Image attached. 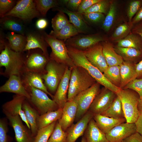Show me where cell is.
I'll use <instances>...</instances> for the list:
<instances>
[{
	"instance_id": "obj_1",
	"label": "cell",
	"mask_w": 142,
	"mask_h": 142,
	"mask_svg": "<svg viewBox=\"0 0 142 142\" xmlns=\"http://www.w3.org/2000/svg\"><path fill=\"white\" fill-rule=\"evenodd\" d=\"M69 55L75 66L85 69L96 81L116 94L121 89L112 84L98 68L88 60L82 50L67 46Z\"/></svg>"
},
{
	"instance_id": "obj_2",
	"label": "cell",
	"mask_w": 142,
	"mask_h": 142,
	"mask_svg": "<svg viewBox=\"0 0 142 142\" xmlns=\"http://www.w3.org/2000/svg\"><path fill=\"white\" fill-rule=\"evenodd\" d=\"M0 54V66L5 67L4 73L9 77L12 75L21 76L24 72L25 58L22 52L11 49L8 44H5Z\"/></svg>"
},
{
	"instance_id": "obj_3",
	"label": "cell",
	"mask_w": 142,
	"mask_h": 142,
	"mask_svg": "<svg viewBox=\"0 0 142 142\" xmlns=\"http://www.w3.org/2000/svg\"><path fill=\"white\" fill-rule=\"evenodd\" d=\"M95 82L85 69L74 66L72 69L68 94V101L72 100L79 93L91 87Z\"/></svg>"
},
{
	"instance_id": "obj_4",
	"label": "cell",
	"mask_w": 142,
	"mask_h": 142,
	"mask_svg": "<svg viewBox=\"0 0 142 142\" xmlns=\"http://www.w3.org/2000/svg\"><path fill=\"white\" fill-rule=\"evenodd\" d=\"M116 95L121 101L126 122L135 123L140 115L138 108L139 95L129 89H121Z\"/></svg>"
},
{
	"instance_id": "obj_5",
	"label": "cell",
	"mask_w": 142,
	"mask_h": 142,
	"mask_svg": "<svg viewBox=\"0 0 142 142\" xmlns=\"http://www.w3.org/2000/svg\"><path fill=\"white\" fill-rule=\"evenodd\" d=\"M67 66L51 59L45 68V73L41 75L49 92L54 94L65 73Z\"/></svg>"
},
{
	"instance_id": "obj_6",
	"label": "cell",
	"mask_w": 142,
	"mask_h": 142,
	"mask_svg": "<svg viewBox=\"0 0 142 142\" xmlns=\"http://www.w3.org/2000/svg\"><path fill=\"white\" fill-rule=\"evenodd\" d=\"M43 37L52 49L50 58L70 68L75 66L69 55L64 41L58 39L46 32L44 33Z\"/></svg>"
},
{
	"instance_id": "obj_7",
	"label": "cell",
	"mask_w": 142,
	"mask_h": 142,
	"mask_svg": "<svg viewBox=\"0 0 142 142\" xmlns=\"http://www.w3.org/2000/svg\"><path fill=\"white\" fill-rule=\"evenodd\" d=\"M26 89L30 96V99L28 100L34 107L39 115L59 109L55 102L43 91L33 87Z\"/></svg>"
},
{
	"instance_id": "obj_8",
	"label": "cell",
	"mask_w": 142,
	"mask_h": 142,
	"mask_svg": "<svg viewBox=\"0 0 142 142\" xmlns=\"http://www.w3.org/2000/svg\"><path fill=\"white\" fill-rule=\"evenodd\" d=\"M40 16L36 8L35 1L21 0L17 1L13 8L3 17H14L24 21H28Z\"/></svg>"
},
{
	"instance_id": "obj_9",
	"label": "cell",
	"mask_w": 142,
	"mask_h": 142,
	"mask_svg": "<svg viewBox=\"0 0 142 142\" xmlns=\"http://www.w3.org/2000/svg\"><path fill=\"white\" fill-rule=\"evenodd\" d=\"M100 84L95 83L90 87L81 92L73 100L77 105V110L75 120H79L88 111L95 98L100 91Z\"/></svg>"
},
{
	"instance_id": "obj_10",
	"label": "cell",
	"mask_w": 142,
	"mask_h": 142,
	"mask_svg": "<svg viewBox=\"0 0 142 142\" xmlns=\"http://www.w3.org/2000/svg\"><path fill=\"white\" fill-rule=\"evenodd\" d=\"M106 40L105 37L97 33L87 35H77L70 38L65 42L67 46L84 51Z\"/></svg>"
},
{
	"instance_id": "obj_11",
	"label": "cell",
	"mask_w": 142,
	"mask_h": 142,
	"mask_svg": "<svg viewBox=\"0 0 142 142\" xmlns=\"http://www.w3.org/2000/svg\"><path fill=\"white\" fill-rule=\"evenodd\" d=\"M13 129L17 142H34L35 137L27 125H24L19 115L13 116L4 113Z\"/></svg>"
},
{
	"instance_id": "obj_12",
	"label": "cell",
	"mask_w": 142,
	"mask_h": 142,
	"mask_svg": "<svg viewBox=\"0 0 142 142\" xmlns=\"http://www.w3.org/2000/svg\"><path fill=\"white\" fill-rule=\"evenodd\" d=\"M116 96L114 92L104 87L96 96L88 110L94 114H101L109 108Z\"/></svg>"
},
{
	"instance_id": "obj_13",
	"label": "cell",
	"mask_w": 142,
	"mask_h": 142,
	"mask_svg": "<svg viewBox=\"0 0 142 142\" xmlns=\"http://www.w3.org/2000/svg\"><path fill=\"white\" fill-rule=\"evenodd\" d=\"M136 132L135 123L125 122L115 126L105 135L109 142H122L124 139Z\"/></svg>"
},
{
	"instance_id": "obj_14",
	"label": "cell",
	"mask_w": 142,
	"mask_h": 142,
	"mask_svg": "<svg viewBox=\"0 0 142 142\" xmlns=\"http://www.w3.org/2000/svg\"><path fill=\"white\" fill-rule=\"evenodd\" d=\"M49 59L43 52H33L25 58L24 71L36 72L41 75L44 73L46 65Z\"/></svg>"
},
{
	"instance_id": "obj_15",
	"label": "cell",
	"mask_w": 142,
	"mask_h": 142,
	"mask_svg": "<svg viewBox=\"0 0 142 142\" xmlns=\"http://www.w3.org/2000/svg\"><path fill=\"white\" fill-rule=\"evenodd\" d=\"M89 62L103 73L108 67L103 52L102 43L99 42L92 47L82 51Z\"/></svg>"
},
{
	"instance_id": "obj_16",
	"label": "cell",
	"mask_w": 142,
	"mask_h": 142,
	"mask_svg": "<svg viewBox=\"0 0 142 142\" xmlns=\"http://www.w3.org/2000/svg\"><path fill=\"white\" fill-rule=\"evenodd\" d=\"M26 99L24 96L16 94L13 96L12 100L4 103L2 105V108L4 113H7L13 116L19 115L30 129V125L22 108L23 103Z\"/></svg>"
},
{
	"instance_id": "obj_17",
	"label": "cell",
	"mask_w": 142,
	"mask_h": 142,
	"mask_svg": "<svg viewBox=\"0 0 142 142\" xmlns=\"http://www.w3.org/2000/svg\"><path fill=\"white\" fill-rule=\"evenodd\" d=\"M72 68L67 66L64 75L54 95L53 100L59 108L63 109L68 101V94Z\"/></svg>"
},
{
	"instance_id": "obj_18",
	"label": "cell",
	"mask_w": 142,
	"mask_h": 142,
	"mask_svg": "<svg viewBox=\"0 0 142 142\" xmlns=\"http://www.w3.org/2000/svg\"><path fill=\"white\" fill-rule=\"evenodd\" d=\"M94 114L88 110L84 115L75 124H73L67 131V142H75L78 138L84 135L90 120Z\"/></svg>"
},
{
	"instance_id": "obj_19",
	"label": "cell",
	"mask_w": 142,
	"mask_h": 142,
	"mask_svg": "<svg viewBox=\"0 0 142 142\" xmlns=\"http://www.w3.org/2000/svg\"><path fill=\"white\" fill-rule=\"evenodd\" d=\"M21 76L12 75L9 77L5 83L0 87V92H9L21 95L29 100L30 95L24 87Z\"/></svg>"
},
{
	"instance_id": "obj_20",
	"label": "cell",
	"mask_w": 142,
	"mask_h": 142,
	"mask_svg": "<svg viewBox=\"0 0 142 142\" xmlns=\"http://www.w3.org/2000/svg\"><path fill=\"white\" fill-rule=\"evenodd\" d=\"M60 118L58 121L63 130L66 131L75 120L77 110V105L74 100L68 101L62 109Z\"/></svg>"
},
{
	"instance_id": "obj_21",
	"label": "cell",
	"mask_w": 142,
	"mask_h": 142,
	"mask_svg": "<svg viewBox=\"0 0 142 142\" xmlns=\"http://www.w3.org/2000/svg\"><path fill=\"white\" fill-rule=\"evenodd\" d=\"M23 84L26 88L33 87L49 95L53 100L54 95L50 93L43 83L41 74L39 73L29 71H24L22 75Z\"/></svg>"
},
{
	"instance_id": "obj_22",
	"label": "cell",
	"mask_w": 142,
	"mask_h": 142,
	"mask_svg": "<svg viewBox=\"0 0 142 142\" xmlns=\"http://www.w3.org/2000/svg\"><path fill=\"white\" fill-rule=\"evenodd\" d=\"M84 135L87 142H109L105 134L99 128L93 118L89 121Z\"/></svg>"
},
{
	"instance_id": "obj_23",
	"label": "cell",
	"mask_w": 142,
	"mask_h": 142,
	"mask_svg": "<svg viewBox=\"0 0 142 142\" xmlns=\"http://www.w3.org/2000/svg\"><path fill=\"white\" fill-rule=\"evenodd\" d=\"M93 118L99 128L106 134L115 126L126 122L125 118L115 119L100 114H94Z\"/></svg>"
},
{
	"instance_id": "obj_24",
	"label": "cell",
	"mask_w": 142,
	"mask_h": 142,
	"mask_svg": "<svg viewBox=\"0 0 142 142\" xmlns=\"http://www.w3.org/2000/svg\"><path fill=\"white\" fill-rule=\"evenodd\" d=\"M66 14L69 17L70 22L77 29L79 33H85L89 29L87 23L84 19L83 14L77 12H73L65 8L58 9Z\"/></svg>"
},
{
	"instance_id": "obj_25",
	"label": "cell",
	"mask_w": 142,
	"mask_h": 142,
	"mask_svg": "<svg viewBox=\"0 0 142 142\" xmlns=\"http://www.w3.org/2000/svg\"><path fill=\"white\" fill-rule=\"evenodd\" d=\"M103 52L108 66L120 65L124 61L123 58L115 51L110 43L102 42Z\"/></svg>"
},
{
	"instance_id": "obj_26",
	"label": "cell",
	"mask_w": 142,
	"mask_h": 142,
	"mask_svg": "<svg viewBox=\"0 0 142 142\" xmlns=\"http://www.w3.org/2000/svg\"><path fill=\"white\" fill-rule=\"evenodd\" d=\"M121 77L120 89H123L131 82L137 78L135 65L131 62L124 61L120 65Z\"/></svg>"
},
{
	"instance_id": "obj_27",
	"label": "cell",
	"mask_w": 142,
	"mask_h": 142,
	"mask_svg": "<svg viewBox=\"0 0 142 142\" xmlns=\"http://www.w3.org/2000/svg\"><path fill=\"white\" fill-rule=\"evenodd\" d=\"M27 43L23 51L39 48L44 54L49 58L47 49L48 45L45 40L43 36L40 37L33 34H29L26 37Z\"/></svg>"
},
{
	"instance_id": "obj_28",
	"label": "cell",
	"mask_w": 142,
	"mask_h": 142,
	"mask_svg": "<svg viewBox=\"0 0 142 142\" xmlns=\"http://www.w3.org/2000/svg\"><path fill=\"white\" fill-rule=\"evenodd\" d=\"M22 108L30 125V130L32 134L35 137L38 131L37 124V119L39 115L36 109L32 107L26 99L23 103Z\"/></svg>"
},
{
	"instance_id": "obj_29",
	"label": "cell",
	"mask_w": 142,
	"mask_h": 142,
	"mask_svg": "<svg viewBox=\"0 0 142 142\" xmlns=\"http://www.w3.org/2000/svg\"><path fill=\"white\" fill-rule=\"evenodd\" d=\"M62 113V109L59 108L55 111H49L43 114L39 115L37 119L38 130L58 121L61 118Z\"/></svg>"
},
{
	"instance_id": "obj_30",
	"label": "cell",
	"mask_w": 142,
	"mask_h": 142,
	"mask_svg": "<svg viewBox=\"0 0 142 142\" xmlns=\"http://www.w3.org/2000/svg\"><path fill=\"white\" fill-rule=\"evenodd\" d=\"M6 38L9 41L8 45L11 49L17 52L23 51L27 43L26 37L24 35L12 32L7 34Z\"/></svg>"
},
{
	"instance_id": "obj_31",
	"label": "cell",
	"mask_w": 142,
	"mask_h": 142,
	"mask_svg": "<svg viewBox=\"0 0 142 142\" xmlns=\"http://www.w3.org/2000/svg\"><path fill=\"white\" fill-rule=\"evenodd\" d=\"M116 52L125 61L132 62L142 58V50L132 48L120 47L114 48Z\"/></svg>"
},
{
	"instance_id": "obj_32",
	"label": "cell",
	"mask_w": 142,
	"mask_h": 142,
	"mask_svg": "<svg viewBox=\"0 0 142 142\" xmlns=\"http://www.w3.org/2000/svg\"><path fill=\"white\" fill-rule=\"evenodd\" d=\"M117 11L116 2L111 1L108 11L102 22V28L105 32H109L113 26L116 17Z\"/></svg>"
},
{
	"instance_id": "obj_33",
	"label": "cell",
	"mask_w": 142,
	"mask_h": 142,
	"mask_svg": "<svg viewBox=\"0 0 142 142\" xmlns=\"http://www.w3.org/2000/svg\"><path fill=\"white\" fill-rule=\"evenodd\" d=\"M101 114L115 119L125 118L122 103L118 96L116 95L109 108Z\"/></svg>"
},
{
	"instance_id": "obj_34",
	"label": "cell",
	"mask_w": 142,
	"mask_h": 142,
	"mask_svg": "<svg viewBox=\"0 0 142 142\" xmlns=\"http://www.w3.org/2000/svg\"><path fill=\"white\" fill-rule=\"evenodd\" d=\"M117 42V46L118 47L132 48L142 50V38L139 35L131 32Z\"/></svg>"
},
{
	"instance_id": "obj_35",
	"label": "cell",
	"mask_w": 142,
	"mask_h": 142,
	"mask_svg": "<svg viewBox=\"0 0 142 142\" xmlns=\"http://www.w3.org/2000/svg\"><path fill=\"white\" fill-rule=\"evenodd\" d=\"M75 27L70 23L58 31H51L49 34L58 39L65 42L70 38L78 34Z\"/></svg>"
},
{
	"instance_id": "obj_36",
	"label": "cell",
	"mask_w": 142,
	"mask_h": 142,
	"mask_svg": "<svg viewBox=\"0 0 142 142\" xmlns=\"http://www.w3.org/2000/svg\"><path fill=\"white\" fill-rule=\"evenodd\" d=\"M133 24L132 22H125L115 28L110 37L113 42H117L126 37L131 32Z\"/></svg>"
},
{
	"instance_id": "obj_37",
	"label": "cell",
	"mask_w": 142,
	"mask_h": 142,
	"mask_svg": "<svg viewBox=\"0 0 142 142\" xmlns=\"http://www.w3.org/2000/svg\"><path fill=\"white\" fill-rule=\"evenodd\" d=\"M103 74L110 83L120 88L121 77L120 65L108 66Z\"/></svg>"
},
{
	"instance_id": "obj_38",
	"label": "cell",
	"mask_w": 142,
	"mask_h": 142,
	"mask_svg": "<svg viewBox=\"0 0 142 142\" xmlns=\"http://www.w3.org/2000/svg\"><path fill=\"white\" fill-rule=\"evenodd\" d=\"M3 18L4 19H2V24L5 28L15 33L24 35V27L21 23L7 17Z\"/></svg>"
},
{
	"instance_id": "obj_39",
	"label": "cell",
	"mask_w": 142,
	"mask_h": 142,
	"mask_svg": "<svg viewBox=\"0 0 142 142\" xmlns=\"http://www.w3.org/2000/svg\"><path fill=\"white\" fill-rule=\"evenodd\" d=\"M37 9L41 16L45 17L48 11L50 8L57 7V1L54 0H35Z\"/></svg>"
},
{
	"instance_id": "obj_40",
	"label": "cell",
	"mask_w": 142,
	"mask_h": 142,
	"mask_svg": "<svg viewBox=\"0 0 142 142\" xmlns=\"http://www.w3.org/2000/svg\"><path fill=\"white\" fill-rule=\"evenodd\" d=\"M67 132L63 130L57 121L47 142H67Z\"/></svg>"
},
{
	"instance_id": "obj_41",
	"label": "cell",
	"mask_w": 142,
	"mask_h": 142,
	"mask_svg": "<svg viewBox=\"0 0 142 142\" xmlns=\"http://www.w3.org/2000/svg\"><path fill=\"white\" fill-rule=\"evenodd\" d=\"M51 23L53 31H58L70 22L64 13L61 11H59V12L52 19Z\"/></svg>"
},
{
	"instance_id": "obj_42",
	"label": "cell",
	"mask_w": 142,
	"mask_h": 142,
	"mask_svg": "<svg viewBox=\"0 0 142 142\" xmlns=\"http://www.w3.org/2000/svg\"><path fill=\"white\" fill-rule=\"evenodd\" d=\"M57 121L38 130L34 142H47L55 128Z\"/></svg>"
},
{
	"instance_id": "obj_43",
	"label": "cell",
	"mask_w": 142,
	"mask_h": 142,
	"mask_svg": "<svg viewBox=\"0 0 142 142\" xmlns=\"http://www.w3.org/2000/svg\"><path fill=\"white\" fill-rule=\"evenodd\" d=\"M110 1H111L108 0H100L88 9L83 14L92 12L106 14L109 8Z\"/></svg>"
},
{
	"instance_id": "obj_44",
	"label": "cell",
	"mask_w": 142,
	"mask_h": 142,
	"mask_svg": "<svg viewBox=\"0 0 142 142\" xmlns=\"http://www.w3.org/2000/svg\"><path fill=\"white\" fill-rule=\"evenodd\" d=\"M142 6V0H133L129 3L127 10L128 21L131 22L132 19Z\"/></svg>"
},
{
	"instance_id": "obj_45",
	"label": "cell",
	"mask_w": 142,
	"mask_h": 142,
	"mask_svg": "<svg viewBox=\"0 0 142 142\" xmlns=\"http://www.w3.org/2000/svg\"><path fill=\"white\" fill-rule=\"evenodd\" d=\"M16 4L13 0H0V16L2 18L7 13L11 11Z\"/></svg>"
},
{
	"instance_id": "obj_46",
	"label": "cell",
	"mask_w": 142,
	"mask_h": 142,
	"mask_svg": "<svg viewBox=\"0 0 142 142\" xmlns=\"http://www.w3.org/2000/svg\"><path fill=\"white\" fill-rule=\"evenodd\" d=\"M123 89H129L136 92L142 97V78L136 79L128 84Z\"/></svg>"
},
{
	"instance_id": "obj_47",
	"label": "cell",
	"mask_w": 142,
	"mask_h": 142,
	"mask_svg": "<svg viewBox=\"0 0 142 142\" xmlns=\"http://www.w3.org/2000/svg\"><path fill=\"white\" fill-rule=\"evenodd\" d=\"M5 118L0 120V142H8V137L7 134L8 129L7 121Z\"/></svg>"
},
{
	"instance_id": "obj_48",
	"label": "cell",
	"mask_w": 142,
	"mask_h": 142,
	"mask_svg": "<svg viewBox=\"0 0 142 142\" xmlns=\"http://www.w3.org/2000/svg\"><path fill=\"white\" fill-rule=\"evenodd\" d=\"M83 15L89 21L95 23L103 22L105 17L103 13L95 12L85 13Z\"/></svg>"
},
{
	"instance_id": "obj_49",
	"label": "cell",
	"mask_w": 142,
	"mask_h": 142,
	"mask_svg": "<svg viewBox=\"0 0 142 142\" xmlns=\"http://www.w3.org/2000/svg\"><path fill=\"white\" fill-rule=\"evenodd\" d=\"M100 0H82L77 12L83 14L92 5Z\"/></svg>"
},
{
	"instance_id": "obj_50",
	"label": "cell",
	"mask_w": 142,
	"mask_h": 142,
	"mask_svg": "<svg viewBox=\"0 0 142 142\" xmlns=\"http://www.w3.org/2000/svg\"><path fill=\"white\" fill-rule=\"evenodd\" d=\"M122 142H142V136L136 132L124 139Z\"/></svg>"
},
{
	"instance_id": "obj_51",
	"label": "cell",
	"mask_w": 142,
	"mask_h": 142,
	"mask_svg": "<svg viewBox=\"0 0 142 142\" xmlns=\"http://www.w3.org/2000/svg\"><path fill=\"white\" fill-rule=\"evenodd\" d=\"M131 32L139 35L142 38V20L133 24Z\"/></svg>"
},
{
	"instance_id": "obj_52",
	"label": "cell",
	"mask_w": 142,
	"mask_h": 142,
	"mask_svg": "<svg viewBox=\"0 0 142 142\" xmlns=\"http://www.w3.org/2000/svg\"><path fill=\"white\" fill-rule=\"evenodd\" d=\"M82 1V0H69L67 4L70 8L77 11Z\"/></svg>"
},
{
	"instance_id": "obj_53",
	"label": "cell",
	"mask_w": 142,
	"mask_h": 142,
	"mask_svg": "<svg viewBox=\"0 0 142 142\" xmlns=\"http://www.w3.org/2000/svg\"><path fill=\"white\" fill-rule=\"evenodd\" d=\"M48 25V22L45 19L41 18L38 19L36 22V26L37 28L39 29H43L46 28Z\"/></svg>"
},
{
	"instance_id": "obj_54",
	"label": "cell",
	"mask_w": 142,
	"mask_h": 142,
	"mask_svg": "<svg viewBox=\"0 0 142 142\" xmlns=\"http://www.w3.org/2000/svg\"><path fill=\"white\" fill-rule=\"evenodd\" d=\"M142 20V6L133 18L131 22L134 24Z\"/></svg>"
},
{
	"instance_id": "obj_55",
	"label": "cell",
	"mask_w": 142,
	"mask_h": 142,
	"mask_svg": "<svg viewBox=\"0 0 142 142\" xmlns=\"http://www.w3.org/2000/svg\"><path fill=\"white\" fill-rule=\"evenodd\" d=\"M137 79L142 78V59L138 63L135 65Z\"/></svg>"
},
{
	"instance_id": "obj_56",
	"label": "cell",
	"mask_w": 142,
	"mask_h": 142,
	"mask_svg": "<svg viewBox=\"0 0 142 142\" xmlns=\"http://www.w3.org/2000/svg\"><path fill=\"white\" fill-rule=\"evenodd\" d=\"M137 132L142 136V115H140L135 123Z\"/></svg>"
},
{
	"instance_id": "obj_57",
	"label": "cell",
	"mask_w": 142,
	"mask_h": 142,
	"mask_svg": "<svg viewBox=\"0 0 142 142\" xmlns=\"http://www.w3.org/2000/svg\"><path fill=\"white\" fill-rule=\"evenodd\" d=\"M138 108L140 115H142V97L139 98Z\"/></svg>"
},
{
	"instance_id": "obj_58",
	"label": "cell",
	"mask_w": 142,
	"mask_h": 142,
	"mask_svg": "<svg viewBox=\"0 0 142 142\" xmlns=\"http://www.w3.org/2000/svg\"><path fill=\"white\" fill-rule=\"evenodd\" d=\"M81 142H87L84 136L82 137Z\"/></svg>"
}]
</instances>
